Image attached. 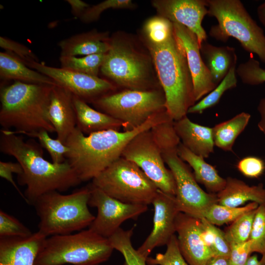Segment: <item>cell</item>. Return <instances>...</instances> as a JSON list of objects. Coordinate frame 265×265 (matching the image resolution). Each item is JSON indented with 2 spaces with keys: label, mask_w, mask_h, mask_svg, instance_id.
<instances>
[{
  "label": "cell",
  "mask_w": 265,
  "mask_h": 265,
  "mask_svg": "<svg viewBox=\"0 0 265 265\" xmlns=\"http://www.w3.org/2000/svg\"><path fill=\"white\" fill-rule=\"evenodd\" d=\"M162 88L139 91L125 89L105 95L92 104L99 111L119 120L125 131L137 128L152 116L166 110Z\"/></svg>",
  "instance_id": "cell-10"
},
{
  "label": "cell",
  "mask_w": 265,
  "mask_h": 265,
  "mask_svg": "<svg viewBox=\"0 0 265 265\" xmlns=\"http://www.w3.org/2000/svg\"><path fill=\"white\" fill-rule=\"evenodd\" d=\"M47 117L55 130L57 138L65 144L77 127L73 95L58 85L53 86Z\"/></svg>",
  "instance_id": "cell-19"
},
{
  "label": "cell",
  "mask_w": 265,
  "mask_h": 265,
  "mask_svg": "<svg viewBox=\"0 0 265 265\" xmlns=\"http://www.w3.org/2000/svg\"><path fill=\"white\" fill-rule=\"evenodd\" d=\"M90 195L89 186L69 194L52 191L39 197L32 204L39 218L38 231L47 237L89 227L95 218L88 207Z\"/></svg>",
  "instance_id": "cell-6"
},
{
  "label": "cell",
  "mask_w": 265,
  "mask_h": 265,
  "mask_svg": "<svg viewBox=\"0 0 265 265\" xmlns=\"http://www.w3.org/2000/svg\"><path fill=\"white\" fill-rule=\"evenodd\" d=\"M249 239L252 253H265V203L259 204L256 210Z\"/></svg>",
  "instance_id": "cell-36"
},
{
  "label": "cell",
  "mask_w": 265,
  "mask_h": 265,
  "mask_svg": "<svg viewBox=\"0 0 265 265\" xmlns=\"http://www.w3.org/2000/svg\"><path fill=\"white\" fill-rule=\"evenodd\" d=\"M175 223L179 248L184 259L188 265H206L214 255L204 240L201 219L180 212Z\"/></svg>",
  "instance_id": "cell-17"
},
{
  "label": "cell",
  "mask_w": 265,
  "mask_h": 265,
  "mask_svg": "<svg viewBox=\"0 0 265 265\" xmlns=\"http://www.w3.org/2000/svg\"><path fill=\"white\" fill-rule=\"evenodd\" d=\"M175 33L182 43L192 75L196 101L209 94L217 86L204 62L196 35L186 26L172 23Z\"/></svg>",
  "instance_id": "cell-18"
},
{
  "label": "cell",
  "mask_w": 265,
  "mask_h": 265,
  "mask_svg": "<svg viewBox=\"0 0 265 265\" xmlns=\"http://www.w3.org/2000/svg\"><path fill=\"white\" fill-rule=\"evenodd\" d=\"M70 5L72 14L80 18L85 10L90 6L85 2L81 0H66Z\"/></svg>",
  "instance_id": "cell-46"
},
{
  "label": "cell",
  "mask_w": 265,
  "mask_h": 265,
  "mask_svg": "<svg viewBox=\"0 0 265 265\" xmlns=\"http://www.w3.org/2000/svg\"><path fill=\"white\" fill-rule=\"evenodd\" d=\"M77 127L84 134L108 130L119 131L124 124L112 116L94 109L87 103L73 95Z\"/></svg>",
  "instance_id": "cell-23"
},
{
  "label": "cell",
  "mask_w": 265,
  "mask_h": 265,
  "mask_svg": "<svg viewBox=\"0 0 265 265\" xmlns=\"http://www.w3.org/2000/svg\"><path fill=\"white\" fill-rule=\"evenodd\" d=\"M93 186L124 203L152 204L158 188L134 162L120 157L92 180Z\"/></svg>",
  "instance_id": "cell-9"
},
{
  "label": "cell",
  "mask_w": 265,
  "mask_h": 265,
  "mask_svg": "<svg viewBox=\"0 0 265 265\" xmlns=\"http://www.w3.org/2000/svg\"><path fill=\"white\" fill-rule=\"evenodd\" d=\"M256 210L242 214L226 229L224 233L230 244L243 243L249 239Z\"/></svg>",
  "instance_id": "cell-34"
},
{
  "label": "cell",
  "mask_w": 265,
  "mask_h": 265,
  "mask_svg": "<svg viewBox=\"0 0 265 265\" xmlns=\"http://www.w3.org/2000/svg\"><path fill=\"white\" fill-rule=\"evenodd\" d=\"M201 53L206 60L213 82L217 85L230 70L236 66L237 56L235 49L229 46L217 47L207 41L202 43Z\"/></svg>",
  "instance_id": "cell-27"
},
{
  "label": "cell",
  "mask_w": 265,
  "mask_h": 265,
  "mask_svg": "<svg viewBox=\"0 0 265 265\" xmlns=\"http://www.w3.org/2000/svg\"><path fill=\"white\" fill-rule=\"evenodd\" d=\"M206 265H231L229 258L223 256H213Z\"/></svg>",
  "instance_id": "cell-48"
},
{
  "label": "cell",
  "mask_w": 265,
  "mask_h": 265,
  "mask_svg": "<svg viewBox=\"0 0 265 265\" xmlns=\"http://www.w3.org/2000/svg\"><path fill=\"white\" fill-rule=\"evenodd\" d=\"M260 262L263 265H265V253L262 256Z\"/></svg>",
  "instance_id": "cell-51"
},
{
  "label": "cell",
  "mask_w": 265,
  "mask_h": 265,
  "mask_svg": "<svg viewBox=\"0 0 265 265\" xmlns=\"http://www.w3.org/2000/svg\"><path fill=\"white\" fill-rule=\"evenodd\" d=\"M164 253H157L154 258L148 257V265H188L180 251L177 237L174 235L167 244Z\"/></svg>",
  "instance_id": "cell-37"
},
{
  "label": "cell",
  "mask_w": 265,
  "mask_h": 265,
  "mask_svg": "<svg viewBox=\"0 0 265 265\" xmlns=\"http://www.w3.org/2000/svg\"><path fill=\"white\" fill-rule=\"evenodd\" d=\"M174 176L176 199L180 212L201 219L207 210L217 203L216 194L205 192L198 184L188 165L178 156L177 149L162 154Z\"/></svg>",
  "instance_id": "cell-12"
},
{
  "label": "cell",
  "mask_w": 265,
  "mask_h": 265,
  "mask_svg": "<svg viewBox=\"0 0 265 265\" xmlns=\"http://www.w3.org/2000/svg\"><path fill=\"white\" fill-rule=\"evenodd\" d=\"M152 204L154 208L153 228L142 244L137 249L147 259L156 247L167 245L176 232L175 223L180 212L175 195L158 189Z\"/></svg>",
  "instance_id": "cell-15"
},
{
  "label": "cell",
  "mask_w": 265,
  "mask_h": 265,
  "mask_svg": "<svg viewBox=\"0 0 265 265\" xmlns=\"http://www.w3.org/2000/svg\"><path fill=\"white\" fill-rule=\"evenodd\" d=\"M134 228L133 226L127 230L120 228L108 239L113 248L123 256L124 265H147L146 259L132 246L131 238Z\"/></svg>",
  "instance_id": "cell-29"
},
{
  "label": "cell",
  "mask_w": 265,
  "mask_h": 265,
  "mask_svg": "<svg viewBox=\"0 0 265 265\" xmlns=\"http://www.w3.org/2000/svg\"><path fill=\"white\" fill-rule=\"evenodd\" d=\"M250 239L240 244H230V261L231 265H246L252 253Z\"/></svg>",
  "instance_id": "cell-44"
},
{
  "label": "cell",
  "mask_w": 265,
  "mask_h": 265,
  "mask_svg": "<svg viewBox=\"0 0 265 265\" xmlns=\"http://www.w3.org/2000/svg\"><path fill=\"white\" fill-rule=\"evenodd\" d=\"M236 167L245 177L258 178L265 171V162L259 157L249 156L240 159Z\"/></svg>",
  "instance_id": "cell-42"
},
{
  "label": "cell",
  "mask_w": 265,
  "mask_h": 265,
  "mask_svg": "<svg viewBox=\"0 0 265 265\" xmlns=\"http://www.w3.org/2000/svg\"><path fill=\"white\" fill-rule=\"evenodd\" d=\"M47 237L37 231L22 238H0V265H34Z\"/></svg>",
  "instance_id": "cell-20"
},
{
  "label": "cell",
  "mask_w": 265,
  "mask_h": 265,
  "mask_svg": "<svg viewBox=\"0 0 265 265\" xmlns=\"http://www.w3.org/2000/svg\"><path fill=\"white\" fill-rule=\"evenodd\" d=\"M49 133L46 130H41L30 132H23L18 134H24L36 138L41 147L50 154L53 162L63 163L66 160V155L69 151V148L58 139L51 137Z\"/></svg>",
  "instance_id": "cell-35"
},
{
  "label": "cell",
  "mask_w": 265,
  "mask_h": 265,
  "mask_svg": "<svg viewBox=\"0 0 265 265\" xmlns=\"http://www.w3.org/2000/svg\"><path fill=\"white\" fill-rule=\"evenodd\" d=\"M114 249L108 238L90 229L52 236L46 239L34 265H99L108 260Z\"/></svg>",
  "instance_id": "cell-7"
},
{
  "label": "cell",
  "mask_w": 265,
  "mask_h": 265,
  "mask_svg": "<svg viewBox=\"0 0 265 265\" xmlns=\"http://www.w3.org/2000/svg\"><path fill=\"white\" fill-rule=\"evenodd\" d=\"M177 153L193 169L196 181L204 186L209 193L217 194L224 188L226 179L221 177L215 167L207 162L204 158L191 152L181 142L177 148Z\"/></svg>",
  "instance_id": "cell-25"
},
{
  "label": "cell",
  "mask_w": 265,
  "mask_h": 265,
  "mask_svg": "<svg viewBox=\"0 0 265 265\" xmlns=\"http://www.w3.org/2000/svg\"><path fill=\"white\" fill-rule=\"evenodd\" d=\"M135 4L131 0H106L87 8L80 17L84 23H91L97 21L101 14L108 9H132Z\"/></svg>",
  "instance_id": "cell-39"
},
{
  "label": "cell",
  "mask_w": 265,
  "mask_h": 265,
  "mask_svg": "<svg viewBox=\"0 0 265 265\" xmlns=\"http://www.w3.org/2000/svg\"><path fill=\"white\" fill-rule=\"evenodd\" d=\"M33 233L15 217L0 211V238L18 237L25 238Z\"/></svg>",
  "instance_id": "cell-40"
},
{
  "label": "cell",
  "mask_w": 265,
  "mask_h": 265,
  "mask_svg": "<svg viewBox=\"0 0 265 265\" xmlns=\"http://www.w3.org/2000/svg\"><path fill=\"white\" fill-rule=\"evenodd\" d=\"M106 53L93 54L82 57L60 56L61 68L98 77Z\"/></svg>",
  "instance_id": "cell-31"
},
{
  "label": "cell",
  "mask_w": 265,
  "mask_h": 265,
  "mask_svg": "<svg viewBox=\"0 0 265 265\" xmlns=\"http://www.w3.org/2000/svg\"><path fill=\"white\" fill-rule=\"evenodd\" d=\"M208 15L218 24L212 26L210 35L226 42L236 39L247 52L257 55L265 63V35L239 0H206Z\"/></svg>",
  "instance_id": "cell-8"
},
{
  "label": "cell",
  "mask_w": 265,
  "mask_h": 265,
  "mask_svg": "<svg viewBox=\"0 0 265 265\" xmlns=\"http://www.w3.org/2000/svg\"><path fill=\"white\" fill-rule=\"evenodd\" d=\"M170 119L165 110L132 130H108L87 135L76 127L65 143L69 148L66 159L81 182L93 180L121 157L127 145L137 134Z\"/></svg>",
  "instance_id": "cell-3"
},
{
  "label": "cell",
  "mask_w": 265,
  "mask_h": 265,
  "mask_svg": "<svg viewBox=\"0 0 265 265\" xmlns=\"http://www.w3.org/2000/svg\"><path fill=\"white\" fill-rule=\"evenodd\" d=\"M257 109L261 116L260 120L258 123V127L265 135V97L260 101Z\"/></svg>",
  "instance_id": "cell-47"
},
{
  "label": "cell",
  "mask_w": 265,
  "mask_h": 265,
  "mask_svg": "<svg viewBox=\"0 0 265 265\" xmlns=\"http://www.w3.org/2000/svg\"><path fill=\"white\" fill-rule=\"evenodd\" d=\"M246 265H263L258 260L257 255L250 256Z\"/></svg>",
  "instance_id": "cell-50"
},
{
  "label": "cell",
  "mask_w": 265,
  "mask_h": 265,
  "mask_svg": "<svg viewBox=\"0 0 265 265\" xmlns=\"http://www.w3.org/2000/svg\"><path fill=\"white\" fill-rule=\"evenodd\" d=\"M204 225L211 232L212 237V251L214 256L230 258V244L226 238L224 232L211 223L205 218H201Z\"/></svg>",
  "instance_id": "cell-41"
},
{
  "label": "cell",
  "mask_w": 265,
  "mask_h": 265,
  "mask_svg": "<svg viewBox=\"0 0 265 265\" xmlns=\"http://www.w3.org/2000/svg\"><path fill=\"white\" fill-rule=\"evenodd\" d=\"M252 202L243 207H230L215 203L205 212L203 217L214 225H222L233 222L245 213L256 209L259 206Z\"/></svg>",
  "instance_id": "cell-30"
},
{
  "label": "cell",
  "mask_w": 265,
  "mask_h": 265,
  "mask_svg": "<svg viewBox=\"0 0 265 265\" xmlns=\"http://www.w3.org/2000/svg\"><path fill=\"white\" fill-rule=\"evenodd\" d=\"M236 74L247 85H258L265 82V68H262L259 61L253 58L239 64Z\"/></svg>",
  "instance_id": "cell-38"
},
{
  "label": "cell",
  "mask_w": 265,
  "mask_h": 265,
  "mask_svg": "<svg viewBox=\"0 0 265 265\" xmlns=\"http://www.w3.org/2000/svg\"><path fill=\"white\" fill-rule=\"evenodd\" d=\"M54 85L15 81L1 88L0 125L18 134L45 130L55 132L47 117Z\"/></svg>",
  "instance_id": "cell-4"
},
{
  "label": "cell",
  "mask_w": 265,
  "mask_h": 265,
  "mask_svg": "<svg viewBox=\"0 0 265 265\" xmlns=\"http://www.w3.org/2000/svg\"><path fill=\"white\" fill-rule=\"evenodd\" d=\"M110 48L100 72L116 87L148 91L161 88L152 57L133 37L116 32L110 37Z\"/></svg>",
  "instance_id": "cell-5"
},
{
  "label": "cell",
  "mask_w": 265,
  "mask_h": 265,
  "mask_svg": "<svg viewBox=\"0 0 265 265\" xmlns=\"http://www.w3.org/2000/svg\"><path fill=\"white\" fill-rule=\"evenodd\" d=\"M29 67L52 79L57 85L87 103L114 92L117 87L104 78L92 76L61 67L49 66L31 61L25 63Z\"/></svg>",
  "instance_id": "cell-14"
},
{
  "label": "cell",
  "mask_w": 265,
  "mask_h": 265,
  "mask_svg": "<svg viewBox=\"0 0 265 265\" xmlns=\"http://www.w3.org/2000/svg\"><path fill=\"white\" fill-rule=\"evenodd\" d=\"M150 132L161 154L177 150L181 142L172 119L155 125Z\"/></svg>",
  "instance_id": "cell-33"
},
{
  "label": "cell",
  "mask_w": 265,
  "mask_h": 265,
  "mask_svg": "<svg viewBox=\"0 0 265 265\" xmlns=\"http://www.w3.org/2000/svg\"><path fill=\"white\" fill-rule=\"evenodd\" d=\"M22 173V167L18 162L0 161V176L11 183L21 197L26 201L24 194L19 189L12 176V173L17 174L18 176L21 175Z\"/></svg>",
  "instance_id": "cell-45"
},
{
  "label": "cell",
  "mask_w": 265,
  "mask_h": 265,
  "mask_svg": "<svg viewBox=\"0 0 265 265\" xmlns=\"http://www.w3.org/2000/svg\"><path fill=\"white\" fill-rule=\"evenodd\" d=\"M108 32L96 29L74 35L58 43L60 56H77L106 53L110 48Z\"/></svg>",
  "instance_id": "cell-22"
},
{
  "label": "cell",
  "mask_w": 265,
  "mask_h": 265,
  "mask_svg": "<svg viewBox=\"0 0 265 265\" xmlns=\"http://www.w3.org/2000/svg\"><path fill=\"white\" fill-rule=\"evenodd\" d=\"M121 157L136 164L158 189L176 195V185L171 171L166 168L150 130L134 136L124 149Z\"/></svg>",
  "instance_id": "cell-11"
},
{
  "label": "cell",
  "mask_w": 265,
  "mask_h": 265,
  "mask_svg": "<svg viewBox=\"0 0 265 265\" xmlns=\"http://www.w3.org/2000/svg\"><path fill=\"white\" fill-rule=\"evenodd\" d=\"M151 3L159 16L193 32L200 47L207 41V33L202 26L208 13L206 0H153Z\"/></svg>",
  "instance_id": "cell-16"
},
{
  "label": "cell",
  "mask_w": 265,
  "mask_h": 265,
  "mask_svg": "<svg viewBox=\"0 0 265 265\" xmlns=\"http://www.w3.org/2000/svg\"><path fill=\"white\" fill-rule=\"evenodd\" d=\"M237 84L236 66H235L213 90L189 108L187 113L201 114L205 110L214 106L226 91L236 87Z\"/></svg>",
  "instance_id": "cell-32"
},
{
  "label": "cell",
  "mask_w": 265,
  "mask_h": 265,
  "mask_svg": "<svg viewBox=\"0 0 265 265\" xmlns=\"http://www.w3.org/2000/svg\"><path fill=\"white\" fill-rule=\"evenodd\" d=\"M257 13L259 21L265 27V1L258 6Z\"/></svg>",
  "instance_id": "cell-49"
},
{
  "label": "cell",
  "mask_w": 265,
  "mask_h": 265,
  "mask_svg": "<svg viewBox=\"0 0 265 265\" xmlns=\"http://www.w3.org/2000/svg\"><path fill=\"white\" fill-rule=\"evenodd\" d=\"M251 115L242 112L233 118L212 127L214 146L225 151L232 152L234 143L248 125Z\"/></svg>",
  "instance_id": "cell-28"
},
{
  "label": "cell",
  "mask_w": 265,
  "mask_h": 265,
  "mask_svg": "<svg viewBox=\"0 0 265 265\" xmlns=\"http://www.w3.org/2000/svg\"><path fill=\"white\" fill-rule=\"evenodd\" d=\"M174 128L181 143L193 153L205 159L213 152L212 128L194 123L187 115L174 121Z\"/></svg>",
  "instance_id": "cell-21"
},
{
  "label": "cell",
  "mask_w": 265,
  "mask_h": 265,
  "mask_svg": "<svg viewBox=\"0 0 265 265\" xmlns=\"http://www.w3.org/2000/svg\"><path fill=\"white\" fill-rule=\"evenodd\" d=\"M0 78L26 83L57 85L50 78L27 66L21 59L8 52H0Z\"/></svg>",
  "instance_id": "cell-26"
},
{
  "label": "cell",
  "mask_w": 265,
  "mask_h": 265,
  "mask_svg": "<svg viewBox=\"0 0 265 265\" xmlns=\"http://www.w3.org/2000/svg\"><path fill=\"white\" fill-rule=\"evenodd\" d=\"M89 186L91 195L88 205L97 208L98 213L89 229L105 238L110 237L125 221L136 219L148 210L147 205L124 203L92 184Z\"/></svg>",
  "instance_id": "cell-13"
},
{
  "label": "cell",
  "mask_w": 265,
  "mask_h": 265,
  "mask_svg": "<svg viewBox=\"0 0 265 265\" xmlns=\"http://www.w3.org/2000/svg\"><path fill=\"white\" fill-rule=\"evenodd\" d=\"M224 188L216 194L217 203L238 207L248 201L259 204L265 203V188L263 184L250 186L243 181L228 177Z\"/></svg>",
  "instance_id": "cell-24"
},
{
  "label": "cell",
  "mask_w": 265,
  "mask_h": 265,
  "mask_svg": "<svg viewBox=\"0 0 265 265\" xmlns=\"http://www.w3.org/2000/svg\"><path fill=\"white\" fill-rule=\"evenodd\" d=\"M139 39L152 57L167 113L174 121L182 119L196 101L186 52L173 23L159 15L149 18Z\"/></svg>",
  "instance_id": "cell-1"
},
{
  "label": "cell",
  "mask_w": 265,
  "mask_h": 265,
  "mask_svg": "<svg viewBox=\"0 0 265 265\" xmlns=\"http://www.w3.org/2000/svg\"><path fill=\"white\" fill-rule=\"evenodd\" d=\"M0 151L21 165L23 173L17 179L26 186L24 196L29 204L46 193L65 191L82 182L67 160L56 163L45 159L41 146L33 139L25 141L21 135L1 129Z\"/></svg>",
  "instance_id": "cell-2"
},
{
  "label": "cell",
  "mask_w": 265,
  "mask_h": 265,
  "mask_svg": "<svg viewBox=\"0 0 265 265\" xmlns=\"http://www.w3.org/2000/svg\"><path fill=\"white\" fill-rule=\"evenodd\" d=\"M0 47L6 52L21 59L24 63L34 61L39 62L37 56L26 46L5 37H0Z\"/></svg>",
  "instance_id": "cell-43"
}]
</instances>
